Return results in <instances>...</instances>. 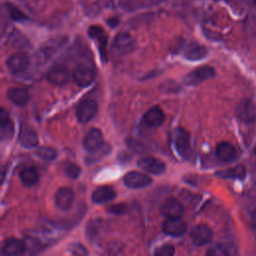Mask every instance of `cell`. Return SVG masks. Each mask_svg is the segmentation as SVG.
<instances>
[{
    "label": "cell",
    "mask_w": 256,
    "mask_h": 256,
    "mask_svg": "<svg viewBox=\"0 0 256 256\" xmlns=\"http://www.w3.org/2000/svg\"><path fill=\"white\" fill-rule=\"evenodd\" d=\"M173 142L176 151L182 158H188L191 153L190 135L183 128H177L173 133Z\"/></svg>",
    "instance_id": "1"
},
{
    "label": "cell",
    "mask_w": 256,
    "mask_h": 256,
    "mask_svg": "<svg viewBox=\"0 0 256 256\" xmlns=\"http://www.w3.org/2000/svg\"><path fill=\"white\" fill-rule=\"evenodd\" d=\"M215 75V70L210 66H202L195 70L190 71L184 77V83L188 86H196L203 81L213 77Z\"/></svg>",
    "instance_id": "2"
},
{
    "label": "cell",
    "mask_w": 256,
    "mask_h": 256,
    "mask_svg": "<svg viewBox=\"0 0 256 256\" xmlns=\"http://www.w3.org/2000/svg\"><path fill=\"white\" fill-rule=\"evenodd\" d=\"M98 112V104L93 99H86L82 101L77 109L76 116L81 123H87L91 121Z\"/></svg>",
    "instance_id": "3"
},
{
    "label": "cell",
    "mask_w": 256,
    "mask_h": 256,
    "mask_svg": "<svg viewBox=\"0 0 256 256\" xmlns=\"http://www.w3.org/2000/svg\"><path fill=\"white\" fill-rule=\"evenodd\" d=\"M96 76L94 69L90 66L85 64L78 65L73 73V80L74 82L81 87H86L92 84Z\"/></svg>",
    "instance_id": "4"
},
{
    "label": "cell",
    "mask_w": 256,
    "mask_h": 256,
    "mask_svg": "<svg viewBox=\"0 0 256 256\" xmlns=\"http://www.w3.org/2000/svg\"><path fill=\"white\" fill-rule=\"evenodd\" d=\"M103 135L99 129H91L83 139V147L89 153H95L103 145Z\"/></svg>",
    "instance_id": "5"
},
{
    "label": "cell",
    "mask_w": 256,
    "mask_h": 256,
    "mask_svg": "<svg viewBox=\"0 0 256 256\" xmlns=\"http://www.w3.org/2000/svg\"><path fill=\"white\" fill-rule=\"evenodd\" d=\"M123 182L129 188L139 189V188H143L150 185V183L152 182V179L144 173L131 171L124 176Z\"/></svg>",
    "instance_id": "6"
},
{
    "label": "cell",
    "mask_w": 256,
    "mask_h": 256,
    "mask_svg": "<svg viewBox=\"0 0 256 256\" xmlns=\"http://www.w3.org/2000/svg\"><path fill=\"white\" fill-rule=\"evenodd\" d=\"M47 79L54 85H64L69 80V70L62 64H56L48 70Z\"/></svg>",
    "instance_id": "7"
},
{
    "label": "cell",
    "mask_w": 256,
    "mask_h": 256,
    "mask_svg": "<svg viewBox=\"0 0 256 256\" xmlns=\"http://www.w3.org/2000/svg\"><path fill=\"white\" fill-rule=\"evenodd\" d=\"M162 230L170 236L178 237L186 232L187 225L180 218H167L162 224Z\"/></svg>",
    "instance_id": "8"
},
{
    "label": "cell",
    "mask_w": 256,
    "mask_h": 256,
    "mask_svg": "<svg viewBox=\"0 0 256 256\" xmlns=\"http://www.w3.org/2000/svg\"><path fill=\"white\" fill-rule=\"evenodd\" d=\"M138 166L143 169L146 172H149L151 174H155V175H159L162 174L165 169L166 166L164 164V162H162L161 160L152 157V156H147V157H143L138 161Z\"/></svg>",
    "instance_id": "9"
},
{
    "label": "cell",
    "mask_w": 256,
    "mask_h": 256,
    "mask_svg": "<svg viewBox=\"0 0 256 256\" xmlns=\"http://www.w3.org/2000/svg\"><path fill=\"white\" fill-rule=\"evenodd\" d=\"M160 211L166 218H180L184 212V207L175 198H168L162 204Z\"/></svg>",
    "instance_id": "10"
},
{
    "label": "cell",
    "mask_w": 256,
    "mask_h": 256,
    "mask_svg": "<svg viewBox=\"0 0 256 256\" xmlns=\"http://www.w3.org/2000/svg\"><path fill=\"white\" fill-rule=\"evenodd\" d=\"M212 230L206 225H197L190 232V238L197 246L207 244L212 239Z\"/></svg>",
    "instance_id": "11"
},
{
    "label": "cell",
    "mask_w": 256,
    "mask_h": 256,
    "mask_svg": "<svg viewBox=\"0 0 256 256\" xmlns=\"http://www.w3.org/2000/svg\"><path fill=\"white\" fill-rule=\"evenodd\" d=\"M73 202H74V193L70 188L63 187L56 192L55 204L60 210L62 211L69 210Z\"/></svg>",
    "instance_id": "12"
},
{
    "label": "cell",
    "mask_w": 256,
    "mask_h": 256,
    "mask_svg": "<svg viewBox=\"0 0 256 256\" xmlns=\"http://www.w3.org/2000/svg\"><path fill=\"white\" fill-rule=\"evenodd\" d=\"M29 66L28 57L23 53H16L11 55L7 60L8 69L15 74L24 72Z\"/></svg>",
    "instance_id": "13"
},
{
    "label": "cell",
    "mask_w": 256,
    "mask_h": 256,
    "mask_svg": "<svg viewBox=\"0 0 256 256\" xmlns=\"http://www.w3.org/2000/svg\"><path fill=\"white\" fill-rule=\"evenodd\" d=\"M135 41L128 33H119L113 42L115 50L121 54L131 52L134 49Z\"/></svg>",
    "instance_id": "14"
},
{
    "label": "cell",
    "mask_w": 256,
    "mask_h": 256,
    "mask_svg": "<svg viewBox=\"0 0 256 256\" xmlns=\"http://www.w3.org/2000/svg\"><path fill=\"white\" fill-rule=\"evenodd\" d=\"M165 115L161 108L158 106H154L150 108L144 115V122L153 128L159 127L164 123Z\"/></svg>",
    "instance_id": "15"
},
{
    "label": "cell",
    "mask_w": 256,
    "mask_h": 256,
    "mask_svg": "<svg viewBox=\"0 0 256 256\" xmlns=\"http://www.w3.org/2000/svg\"><path fill=\"white\" fill-rule=\"evenodd\" d=\"M25 251V243L16 238H8L2 246V252L8 256L23 254Z\"/></svg>",
    "instance_id": "16"
},
{
    "label": "cell",
    "mask_w": 256,
    "mask_h": 256,
    "mask_svg": "<svg viewBox=\"0 0 256 256\" xmlns=\"http://www.w3.org/2000/svg\"><path fill=\"white\" fill-rule=\"evenodd\" d=\"M88 34L92 39L96 41L102 57H105L106 44H107V35L105 31L99 26H91L88 30Z\"/></svg>",
    "instance_id": "17"
},
{
    "label": "cell",
    "mask_w": 256,
    "mask_h": 256,
    "mask_svg": "<svg viewBox=\"0 0 256 256\" xmlns=\"http://www.w3.org/2000/svg\"><path fill=\"white\" fill-rule=\"evenodd\" d=\"M236 149L229 142H220L216 147V156L224 162L233 161L236 157Z\"/></svg>",
    "instance_id": "18"
},
{
    "label": "cell",
    "mask_w": 256,
    "mask_h": 256,
    "mask_svg": "<svg viewBox=\"0 0 256 256\" xmlns=\"http://www.w3.org/2000/svg\"><path fill=\"white\" fill-rule=\"evenodd\" d=\"M115 196H116V193L112 187L101 186L94 190L91 198H92L93 202H95L97 204H103L108 201H111L112 199L115 198Z\"/></svg>",
    "instance_id": "19"
},
{
    "label": "cell",
    "mask_w": 256,
    "mask_h": 256,
    "mask_svg": "<svg viewBox=\"0 0 256 256\" xmlns=\"http://www.w3.org/2000/svg\"><path fill=\"white\" fill-rule=\"evenodd\" d=\"M7 96L11 102L18 106H24L29 101V92L25 88H11L8 90Z\"/></svg>",
    "instance_id": "20"
},
{
    "label": "cell",
    "mask_w": 256,
    "mask_h": 256,
    "mask_svg": "<svg viewBox=\"0 0 256 256\" xmlns=\"http://www.w3.org/2000/svg\"><path fill=\"white\" fill-rule=\"evenodd\" d=\"M20 143L25 148H34L38 144V136L31 128H23L19 135Z\"/></svg>",
    "instance_id": "21"
},
{
    "label": "cell",
    "mask_w": 256,
    "mask_h": 256,
    "mask_svg": "<svg viewBox=\"0 0 256 256\" xmlns=\"http://www.w3.org/2000/svg\"><path fill=\"white\" fill-rule=\"evenodd\" d=\"M206 53V49L203 46L198 45L196 43H191L187 46L185 50V57L189 60L195 61L204 58Z\"/></svg>",
    "instance_id": "22"
},
{
    "label": "cell",
    "mask_w": 256,
    "mask_h": 256,
    "mask_svg": "<svg viewBox=\"0 0 256 256\" xmlns=\"http://www.w3.org/2000/svg\"><path fill=\"white\" fill-rule=\"evenodd\" d=\"M20 179L26 186H33L39 180V173L35 168L27 167L21 170Z\"/></svg>",
    "instance_id": "23"
},
{
    "label": "cell",
    "mask_w": 256,
    "mask_h": 256,
    "mask_svg": "<svg viewBox=\"0 0 256 256\" xmlns=\"http://www.w3.org/2000/svg\"><path fill=\"white\" fill-rule=\"evenodd\" d=\"M238 116L239 118L245 120V121H252L255 117L254 114V109H253V105L250 101H245V102H241L238 106V110H237Z\"/></svg>",
    "instance_id": "24"
},
{
    "label": "cell",
    "mask_w": 256,
    "mask_h": 256,
    "mask_svg": "<svg viewBox=\"0 0 256 256\" xmlns=\"http://www.w3.org/2000/svg\"><path fill=\"white\" fill-rule=\"evenodd\" d=\"M221 178H243L245 175V169L243 166H235L227 170H221L216 173Z\"/></svg>",
    "instance_id": "25"
},
{
    "label": "cell",
    "mask_w": 256,
    "mask_h": 256,
    "mask_svg": "<svg viewBox=\"0 0 256 256\" xmlns=\"http://www.w3.org/2000/svg\"><path fill=\"white\" fill-rule=\"evenodd\" d=\"M37 155L43 160L50 161L57 157V151L52 147H41L37 150Z\"/></svg>",
    "instance_id": "26"
},
{
    "label": "cell",
    "mask_w": 256,
    "mask_h": 256,
    "mask_svg": "<svg viewBox=\"0 0 256 256\" xmlns=\"http://www.w3.org/2000/svg\"><path fill=\"white\" fill-rule=\"evenodd\" d=\"M7 8L9 11V14L11 16V18L15 21H23L27 19V16L16 6L12 5V4H7Z\"/></svg>",
    "instance_id": "27"
},
{
    "label": "cell",
    "mask_w": 256,
    "mask_h": 256,
    "mask_svg": "<svg viewBox=\"0 0 256 256\" xmlns=\"http://www.w3.org/2000/svg\"><path fill=\"white\" fill-rule=\"evenodd\" d=\"M65 172L68 177H70L72 179H76L79 177V175L81 173V169L76 164L69 163L65 167Z\"/></svg>",
    "instance_id": "28"
},
{
    "label": "cell",
    "mask_w": 256,
    "mask_h": 256,
    "mask_svg": "<svg viewBox=\"0 0 256 256\" xmlns=\"http://www.w3.org/2000/svg\"><path fill=\"white\" fill-rule=\"evenodd\" d=\"M174 246L170 244H165L155 250L154 254L157 256H171L174 254Z\"/></svg>",
    "instance_id": "29"
},
{
    "label": "cell",
    "mask_w": 256,
    "mask_h": 256,
    "mask_svg": "<svg viewBox=\"0 0 256 256\" xmlns=\"http://www.w3.org/2000/svg\"><path fill=\"white\" fill-rule=\"evenodd\" d=\"M11 124L9 113L2 107H0V129H5L8 125Z\"/></svg>",
    "instance_id": "30"
},
{
    "label": "cell",
    "mask_w": 256,
    "mask_h": 256,
    "mask_svg": "<svg viewBox=\"0 0 256 256\" xmlns=\"http://www.w3.org/2000/svg\"><path fill=\"white\" fill-rule=\"evenodd\" d=\"M108 211L111 212V213H115V214H121L125 211V206L122 205V204H119V205H113V206H110L108 208Z\"/></svg>",
    "instance_id": "31"
},
{
    "label": "cell",
    "mask_w": 256,
    "mask_h": 256,
    "mask_svg": "<svg viewBox=\"0 0 256 256\" xmlns=\"http://www.w3.org/2000/svg\"><path fill=\"white\" fill-rule=\"evenodd\" d=\"M75 248H71V252L73 254H87V251L85 250V248L83 246H81L80 244H74Z\"/></svg>",
    "instance_id": "32"
},
{
    "label": "cell",
    "mask_w": 256,
    "mask_h": 256,
    "mask_svg": "<svg viewBox=\"0 0 256 256\" xmlns=\"http://www.w3.org/2000/svg\"><path fill=\"white\" fill-rule=\"evenodd\" d=\"M5 176H6V168L0 165V184H2V182L4 181Z\"/></svg>",
    "instance_id": "33"
},
{
    "label": "cell",
    "mask_w": 256,
    "mask_h": 256,
    "mask_svg": "<svg viewBox=\"0 0 256 256\" xmlns=\"http://www.w3.org/2000/svg\"><path fill=\"white\" fill-rule=\"evenodd\" d=\"M118 19L117 18H111V19H109L108 21H107V23L111 26V27H115L117 24H118Z\"/></svg>",
    "instance_id": "34"
},
{
    "label": "cell",
    "mask_w": 256,
    "mask_h": 256,
    "mask_svg": "<svg viewBox=\"0 0 256 256\" xmlns=\"http://www.w3.org/2000/svg\"><path fill=\"white\" fill-rule=\"evenodd\" d=\"M252 1H253V2H254V3H256V0H252Z\"/></svg>",
    "instance_id": "35"
},
{
    "label": "cell",
    "mask_w": 256,
    "mask_h": 256,
    "mask_svg": "<svg viewBox=\"0 0 256 256\" xmlns=\"http://www.w3.org/2000/svg\"><path fill=\"white\" fill-rule=\"evenodd\" d=\"M255 154H256V147H255Z\"/></svg>",
    "instance_id": "36"
}]
</instances>
